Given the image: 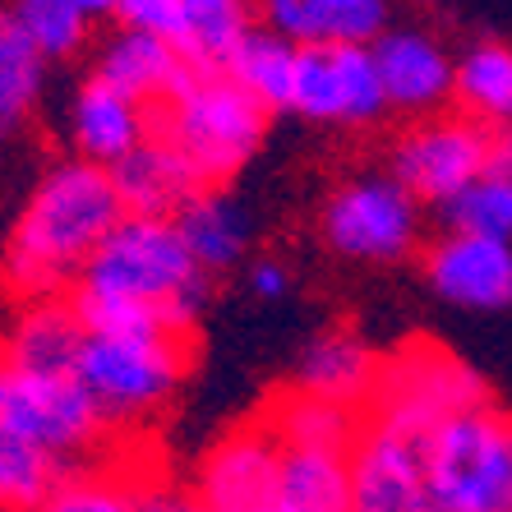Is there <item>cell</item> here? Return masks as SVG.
Instances as JSON below:
<instances>
[{
  "label": "cell",
  "instance_id": "obj_1",
  "mask_svg": "<svg viewBox=\"0 0 512 512\" xmlns=\"http://www.w3.org/2000/svg\"><path fill=\"white\" fill-rule=\"evenodd\" d=\"M120 217L125 208L107 167H93L84 157L60 162L28 194L5 245L0 277L24 300L70 296V286L84 277L88 259L116 231Z\"/></svg>",
  "mask_w": 512,
  "mask_h": 512
},
{
  "label": "cell",
  "instance_id": "obj_2",
  "mask_svg": "<svg viewBox=\"0 0 512 512\" xmlns=\"http://www.w3.org/2000/svg\"><path fill=\"white\" fill-rule=\"evenodd\" d=\"M268 116L222 65H194L167 102L148 107V139L176 153L203 190H217L254 157Z\"/></svg>",
  "mask_w": 512,
  "mask_h": 512
},
{
  "label": "cell",
  "instance_id": "obj_3",
  "mask_svg": "<svg viewBox=\"0 0 512 512\" xmlns=\"http://www.w3.org/2000/svg\"><path fill=\"white\" fill-rule=\"evenodd\" d=\"M74 286L93 296L148 305L167 314L171 328L190 333L208 296V273L194 263L176 217H120Z\"/></svg>",
  "mask_w": 512,
  "mask_h": 512
},
{
  "label": "cell",
  "instance_id": "obj_4",
  "mask_svg": "<svg viewBox=\"0 0 512 512\" xmlns=\"http://www.w3.org/2000/svg\"><path fill=\"white\" fill-rule=\"evenodd\" d=\"M190 374V337L180 333H84L74 379L107 425H139L176 397Z\"/></svg>",
  "mask_w": 512,
  "mask_h": 512
},
{
  "label": "cell",
  "instance_id": "obj_5",
  "mask_svg": "<svg viewBox=\"0 0 512 512\" xmlns=\"http://www.w3.org/2000/svg\"><path fill=\"white\" fill-rule=\"evenodd\" d=\"M434 512H512V416L485 402L443 420L425 443Z\"/></svg>",
  "mask_w": 512,
  "mask_h": 512
},
{
  "label": "cell",
  "instance_id": "obj_6",
  "mask_svg": "<svg viewBox=\"0 0 512 512\" xmlns=\"http://www.w3.org/2000/svg\"><path fill=\"white\" fill-rule=\"evenodd\" d=\"M485 402H489L485 379L471 365H462L448 346L416 337V342L397 346L393 356L379 365V383H374V397L365 406V420H379V425L429 439L443 420H453Z\"/></svg>",
  "mask_w": 512,
  "mask_h": 512
},
{
  "label": "cell",
  "instance_id": "obj_7",
  "mask_svg": "<svg viewBox=\"0 0 512 512\" xmlns=\"http://www.w3.org/2000/svg\"><path fill=\"white\" fill-rule=\"evenodd\" d=\"M0 425L70 466L97 453L111 429L74 374H42L10 356H0Z\"/></svg>",
  "mask_w": 512,
  "mask_h": 512
},
{
  "label": "cell",
  "instance_id": "obj_8",
  "mask_svg": "<svg viewBox=\"0 0 512 512\" xmlns=\"http://www.w3.org/2000/svg\"><path fill=\"white\" fill-rule=\"evenodd\" d=\"M323 245L356 263H397L420 240V203L393 176H360L328 194L319 217Z\"/></svg>",
  "mask_w": 512,
  "mask_h": 512
},
{
  "label": "cell",
  "instance_id": "obj_9",
  "mask_svg": "<svg viewBox=\"0 0 512 512\" xmlns=\"http://www.w3.org/2000/svg\"><path fill=\"white\" fill-rule=\"evenodd\" d=\"M489 125L471 116H429L397 139L393 180L416 203L462 199L489 167Z\"/></svg>",
  "mask_w": 512,
  "mask_h": 512
},
{
  "label": "cell",
  "instance_id": "obj_10",
  "mask_svg": "<svg viewBox=\"0 0 512 512\" xmlns=\"http://www.w3.org/2000/svg\"><path fill=\"white\" fill-rule=\"evenodd\" d=\"M282 443L259 416L227 429L222 439L199 457L190 494H199L217 512H273Z\"/></svg>",
  "mask_w": 512,
  "mask_h": 512
},
{
  "label": "cell",
  "instance_id": "obj_11",
  "mask_svg": "<svg viewBox=\"0 0 512 512\" xmlns=\"http://www.w3.org/2000/svg\"><path fill=\"white\" fill-rule=\"evenodd\" d=\"M420 434L365 420L351 448V512H429Z\"/></svg>",
  "mask_w": 512,
  "mask_h": 512
},
{
  "label": "cell",
  "instance_id": "obj_12",
  "mask_svg": "<svg viewBox=\"0 0 512 512\" xmlns=\"http://www.w3.org/2000/svg\"><path fill=\"white\" fill-rule=\"evenodd\" d=\"M425 277L434 296L462 310H508L512 305V240L448 231L425 250Z\"/></svg>",
  "mask_w": 512,
  "mask_h": 512
},
{
  "label": "cell",
  "instance_id": "obj_13",
  "mask_svg": "<svg viewBox=\"0 0 512 512\" xmlns=\"http://www.w3.org/2000/svg\"><path fill=\"white\" fill-rule=\"evenodd\" d=\"M374 65H379V84L388 97V111L406 116H429L453 97V70L457 60L420 28H388L374 42Z\"/></svg>",
  "mask_w": 512,
  "mask_h": 512
},
{
  "label": "cell",
  "instance_id": "obj_14",
  "mask_svg": "<svg viewBox=\"0 0 512 512\" xmlns=\"http://www.w3.org/2000/svg\"><path fill=\"white\" fill-rule=\"evenodd\" d=\"M70 130H74L79 157L93 162V167L111 171L116 162H125L134 148L148 143V107H139L134 97L116 93V88L102 84V79H88V84L79 88V97H74Z\"/></svg>",
  "mask_w": 512,
  "mask_h": 512
},
{
  "label": "cell",
  "instance_id": "obj_15",
  "mask_svg": "<svg viewBox=\"0 0 512 512\" xmlns=\"http://www.w3.org/2000/svg\"><path fill=\"white\" fill-rule=\"evenodd\" d=\"M190 70H194V60L185 56V51L167 47V42H157V37L125 33V28H120L107 47H102V56H97L93 79H102V84H111L116 93L134 97L139 107H157V102H167V97L185 84Z\"/></svg>",
  "mask_w": 512,
  "mask_h": 512
},
{
  "label": "cell",
  "instance_id": "obj_16",
  "mask_svg": "<svg viewBox=\"0 0 512 512\" xmlns=\"http://www.w3.org/2000/svg\"><path fill=\"white\" fill-rule=\"evenodd\" d=\"M379 365L383 360L365 346L360 333H351V328H328V333H319L305 346V356H300V365H296V388L365 411L374 397V383H379Z\"/></svg>",
  "mask_w": 512,
  "mask_h": 512
},
{
  "label": "cell",
  "instance_id": "obj_17",
  "mask_svg": "<svg viewBox=\"0 0 512 512\" xmlns=\"http://www.w3.org/2000/svg\"><path fill=\"white\" fill-rule=\"evenodd\" d=\"M259 420L273 429L282 448H323V453H351L365 429V411L314 397L296 383L268 397L259 406Z\"/></svg>",
  "mask_w": 512,
  "mask_h": 512
},
{
  "label": "cell",
  "instance_id": "obj_18",
  "mask_svg": "<svg viewBox=\"0 0 512 512\" xmlns=\"http://www.w3.org/2000/svg\"><path fill=\"white\" fill-rule=\"evenodd\" d=\"M111 185L120 194L125 217H176L185 203L203 194L199 180L180 167V157L153 139L111 167Z\"/></svg>",
  "mask_w": 512,
  "mask_h": 512
},
{
  "label": "cell",
  "instance_id": "obj_19",
  "mask_svg": "<svg viewBox=\"0 0 512 512\" xmlns=\"http://www.w3.org/2000/svg\"><path fill=\"white\" fill-rule=\"evenodd\" d=\"M79 346H84V323L74 319L70 300H28V310L14 319L10 337L0 342V356L42 374H74Z\"/></svg>",
  "mask_w": 512,
  "mask_h": 512
},
{
  "label": "cell",
  "instance_id": "obj_20",
  "mask_svg": "<svg viewBox=\"0 0 512 512\" xmlns=\"http://www.w3.org/2000/svg\"><path fill=\"white\" fill-rule=\"evenodd\" d=\"M273 512H351V453L282 448Z\"/></svg>",
  "mask_w": 512,
  "mask_h": 512
},
{
  "label": "cell",
  "instance_id": "obj_21",
  "mask_svg": "<svg viewBox=\"0 0 512 512\" xmlns=\"http://www.w3.org/2000/svg\"><path fill=\"white\" fill-rule=\"evenodd\" d=\"M453 97L462 116L480 120L489 130L512 125V47L499 37H480L462 51L453 70Z\"/></svg>",
  "mask_w": 512,
  "mask_h": 512
},
{
  "label": "cell",
  "instance_id": "obj_22",
  "mask_svg": "<svg viewBox=\"0 0 512 512\" xmlns=\"http://www.w3.org/2000/svg\"><path fill=\"white\" fill-rule=\"evenodd\" d=\"M176 227L203 273H222V268L240 263L245 245H250V222L240 213V203H231L217 190H203L199 199L185 203L176 213Z\"/></svg>",
  "mask_w": 512,
  "mask_h": 512
},
{
  "label": "cell",
  "instance_id": "obj_23",
  "mask_svg": "<svg viewBox=\"0 0 512 512\" xmlns=\"http://www.w3.org/2000/svg\"><path fill=\"white\" fill-rule=\"evenodd\" d=\"M222 70L268 111H286L291 107V74H296V42H286L268 28H250L236 42V51L222 60Z\"/></svg>",
  "mask_w": 512,
  "mask_h": 512
},
{
  "label": "cell",
  "instance_id": "obj_24",
  "mask_svg": "<svg viewBox=\"0 0 512 512\" xmlns=\"http://www.w3.org/2000/svg\"><path fill=\"white\" fill-rule=\"evenodd\" d=\"M148 489L153 485L139 480V471H130V466L93 462V466H74L37 512H143Z\"/></svg>",
  "mask_w": 512,
  "mask_h": 512
},
{
  "label": "cell",
  "instance_id": "obj_25",
  "mask_svg": "<svg viewBox=\"0 0 512 512\" xmlns=\"http://www.w3.org/2000/svg\"><path fill=\"white\" fill-rule=\"evenodd\" d=\"M74 466L0 425V512H37Z\"/></svg>",
  "mask_w": 512,
  "mask_h": 512
},
{
  "label": "cell",
  "instance_id": "obj_26",
  "mask_svg": "<svg viewBox=\"0 0 512 512\" xmlns=\"http://www.w3.org/2000/svg\"><path fill=\"white\" fill-rule=\"evenodd\" d=\"M42 51L28 42L10 5H0V134L19 130V120L42 93Z\"/></svg>",
  "mask_w": 512,
  "mask_h": 512
},
{
  "label": "cell",
  "instance_id": "obj_27",
  "mask_svg": "<svg viewBox=\"0 0 512 512\" xmlns=\"http://www.w3.org/2000/svg\"><path fill=\"white\" fill-rule=\"evenodd\" d=\"M388 19L393 0H305V47H374Z\"/></svg>",
  "mask_w": 512,
  "mask_h": 512
},
{
  "label": "cell",
  "instance_id": "obj_28",
  "mask_svg": "<svg viewBox=\"0 0 512 512\" xmlns=\"http://www.w3.org/2000/svg\"><path fill=\"white\" fill-rule=\"evenodd\" d=\"M10 14L28 33L42 60H65L88 42V19L79 0H10Z\"/></svg>",
  "mask_w": 512,
  "mask_h": 512
},
{
  "label": "cell",
  "instance_id": "obj_29",
  "mask_svg": "<svg viewBox=\"0 0 512 512\" xmlns=\"http://www.w3.org/2000/svg\"><path fill=\"white\" fill-rule=\"evenodd\" d=\"M190 19V51L194 65H222L236 42L250 33V5L245 0H185Z\"/></svg>",
  "mask_w": 512,
  "mask_h": 512
},
{
  "label": "cell",
  "instance_id": "obj_30",
  "mask_svg": "<svg viewBox=\"0 0 512 512\" xmlns=\"http://www.w3.org/2000/svg\"><path fill=\"white\" fill-rule=\"evenodd\" d=\"M296 116L319 125H342V84H337L333 47H296V74H291V107Z\"/></svg>",
  "mask_w": 512,
  "mask_h": 512
},
{
  "label": "cell",
  "instance_id": "obj_31",
  "mask_svg": "<svg viewBox=\"0 0 512 512\" xmlns=\"http://www.w3.org/2000/svg\"><path fill=\"white\" fill-rule=\"evenodd\" d=\"M337 60V84H342V125H374L388 111V97L379 84V65L370 47H333Z\"/></svg>",
  "mask_w": 512,
  "mask_h": 512
},
{
  "label": "cell",
  "instance_id": "obj_32",
  "mask_svg": "<svg viewBox=\"0 0 512 512\" xmlns=\"http://www.w3.org/2000/svg\"><path fill=\"white\" fill-rule=\"evenodd\" d=\"M448 217H453V231L512 240V180L480 176L462 199L448 203Z\"/></svg>",
  "mask_w": 512,
  "mask_h": 512
},
{
  "label": "cell",
  "instance_id": "obj_33",
  "mask_svg": "<svg viewBox=\"0 0 512 512\" xmlns=\"http://www.w3.org/2000/svg\"><path fill=\"white\" fill-rule=\"evenodd\" d=\"M116 24L125 33L157 37L176 51H190V19H185V0H120Z\"/></svg>",
  "mask_w": 512,
  "mask_h": 512
},
{
  "label": "cell",
  "instance_id": "obj_34",
  "mask_svg": "<svg viewBox=\"0 0 512 512\" xmlns=\"http://www.w3.org/2000/svg\"><path fill=\"white\" fill-rule=\"evenodd\" d=\"M259 19L268 33L305 47V0H259Z\"/></svg>",
  "mask_w": 512,
  "mask_h": 512
},
{
  "label": "cell",
  "instance_id": "obj_35",
  "mask_svg": "<svg viewBox=\"0 0 512 512\" xmlns=\"http://www.w3.org/2000/svg\"><path fill=\"white\" fill-rule=\"evenodd\" d=\"M143 512H217V508H208L199 494H190V489L153 485L148 494H143Z\"/></svg>",
  "mask_w": 512,
  "mask_h": 512
},
{
  "label": "cell",
  "instance_id": "obj_36",
  "mask_svg": "<svg viewBox=\"0 0 512 512\" xmlns=\"http://www.w3.org/2000/svg\"><path fill=\"white\" fill-rule=\"evenodd\" d=\"M250 286L259 291L263 300H282L286 291H291V268L277 263V259H259L250 268Z\"/></svg>",
  "mask_w": 512,
  "mask_h": 512
},
{
  "label": "cell",
  "instance_id": "obj_37",
  "mask_svg": "<svg viewBox=\"0 0 512 512\" xmlns=\"http://www.w3.org/2000/svg\"><path fill=\"white\" fill-rule=\"evenodd\" d=\"M485 176H499V180H512V125L489 134V167Z\"/></svg>",
  "mask_w": 512,
  "mask_h": 512
},
{
  "label": "cell",
  "instance_id": "obj_38",
  "mask_svg": "<svg viewBox=\"0 0 512 512\" xmlns=\"http://www.w3.org/2000/svg\"><path fill=\"white\" fill-rule=\"evenodd\" d=\"M79 5H84L88 19H102V14H116L120 0H79Z\"/></svg>",
  "mask_w": 512,
  "mask_h": 512
},
{
  "label": "cell",
  "instance_id": "obj_39",
  "mask_svg": "<svg viewBox=\"0 0 512 512\" xmlns=\"http://www.w3.org/2000/svg\"><path fill=\"white\" fill-rule=\"evenodd\" d=\"M420 5H443V0H420Z\"/></svg>",
  "mask_w": 512,
  "mask_h": 512
}]
</instances>
